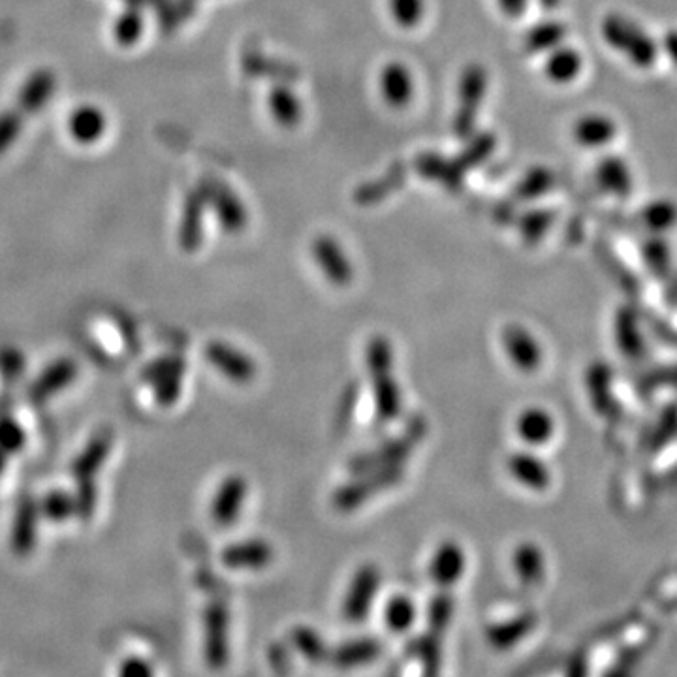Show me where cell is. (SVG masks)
Wrapping results in <instances>:
<instances>
[{"instance_id": "obj_15", "label": "cell", "mask_w": 677, "mask_h": 677, "mask_svg": "<svg viewBox=\"0 0 677 677\" xmlns=\"http://www.w3.org/2000/svg\"><path fill=\"white\" fill-rule=\"evenodd\" d=\"M38 520H40V503L32 495H25L19 499L10 531V546L12 552L25 557L34 552L38 540Z\"/></svg>"}, {"instance_id": "obj_20", "label": "cell", "mask_w": 677, "mask_h": 677, "mask_svg": "<svg viewBox=\"0 0 677 677\" xmlns=\"http://www.w3.org/2000/svg\"><path fill=\"white\" fill-rule=\"evenodd\" d=\"M467 567L465 550L456 540H444L429 561V578L439 587H452L461 580Z\"/></svg>"}, {"instance_id": "obj_9", "label": "cell", "mask_w": 677, "mask_h": 677, "mask_svg": "<svg viewBox=\"0 0 677 677\" xmlns=\"http://www.w3.org/2000/svg\"><path fill=\"white\" fill-rule=\"evenodd\" d=\"M205 360L213 365L222 377L230 382L247 386L258 375V365L251 356L243 350L224 343V341H211L204 350Z\"/></svg>"}, {"instance_id": "obj_19", "label": "cell", "mask_w": 677, "mask_h": 677, "mask_svg": "<svg viewBox=\"0 0 677 677\" xmlns=\"http://www.w3.org/2000/svg\"><path fill=\"white\" fill-rule=\"evenodd\" d=\"M542 70L550 83L565 87L580 79L585 70V59L580 49L561 44L546 53V61H544Z\"/></svg>"}, {"instance_id": "obj_36", "label": "cell", "mask_w": 677, "mask_h": 677, "mask_svg": "<svg viewBox=\"0 0 677 677\" xmlns=\"http://www.w3.org/2000/svg\"><path fill=\"white\" fill-rule=\"evenodd\" d=\"M187 362L181 356L168 354L157 358L155 362L147 363L142 369V380L145 384H157L160 380L172 377H185Z\"/></svg>"}, {"instance_id": "obj_34", "label": "cell", "mask_w": 677, "mask_h": 677, "mask_svg": "<svg viewBox=\"0 0 677 677\" xmlns=\"http://www.w3.org/2000/svg\"><path fill=\"white\" fill-rule=\"evenodd\" d=\"M143 34V16L140 6L126 8L121 16L117 17L113 25V38L119 46L132 48L136 42H140Z\"/></svg>"}, {"instance_id": "obj_23", "label": "cell", "mask_w": 677, "mask_h": 677, "mask_svg": "<svg viewBox=\"0 0 677 677\" xmlns=\"http://www.w3.org/2000/svg\"><path fill=\"white\" fill-rule=\"evenodd\" d=\"M638 221L651 236H666L677 228V200L670 196L649 200L640 207Z\"/></svg>"}, {"instance_id": "obj_10", "label": "cell", "mask_w": 677, "mask_h": 677, "mask_svg": "<svg viewBox=\"0 0 677 677\" xmlns=\"http://www.w3.org/2000/svg\"><path fill=\"white\" fill-rule=\"evenodd\" d=\"M503 350L521 373H536L544 363V348L531 331L521 324H508L501 335Z\"/></svg>"}, {"instance_id": "obj_50", "label": "cell", "mask_w": 677, "mask_h": 677, "mask_svg": "<svg viewBox=\"0 0 677 677\" xmlns=\"http://www.w3.org/2000/svg\"><path fill=\"white\" fill-rule=\"evenodd\" d=\"M119 674L125 677L153 676V666L138 657H130L121 664Z\"/></svg>"}, {"instance_id": "obj_4", "label": "cell", "mask_w": 677, "mask_h": 677, "mask_svg": "<svg viewBox=\"0 0 677 677\" xmlns=\"http://www.w3.org/2000/svg\"><path fill=\"white\" fill-rule=\"evenodd\" d=\"M354 476H356L354 480H350L333 493V506L339 512H354L380 493L399 486L405 478V469L401 465H395L388 469L367 471Z\"/></svg>"}, {"instance_id": "obj_6", "label": "cell", "mask_w": 677, "mask_h": 677, "mask_svg": "<svg viewBox=\"0 0 677 677\" xmlns=\"http://www.w3.org/2000/svg\"><path fill=\"white\" fill-rule=\"evenodd\" d=\"M204 659L211 670H222L230 661V612L217 600L205 608Z\"/></svg>"}, {"instance_id": "obj_1", "label": "cell", "mask_w": 677, "mask_h": 677, "mask_svg": "<svg viewBox=\"0 0 677 677\" xmlns=\"http://www.w3.org/2000/svg\"><path fill=\"white\" fill-rule=\"evenodd\" d=\"M602 44L638 72H651L661 63L659 38L625 12L612 10L600 19Z\"/></svg>"}, {"instance_id": "obj_33", "label": "cell", "mask_w": 677, "mask_h": 677, "mask_svg": "<svg viewBox=\"0 0 677 677\" xmlns=\"http://www.w3.org/2000/svg\"><path fill=\"white\" fill-rule=\"evenodd\" d=\"M416 617H418L416 606L409 597L395 595L386 602L384 623L395 634H403V632L412 629L414 623H416Z\"/></svg>"}, {"instance_id": "obj_18", "label": "cell", "mask_w": 677, "mask_h": 677, "mask_svg": "<svg viewBox=\"0 0 677 677\" xmlns=\"http://www.w3.org/2000/svg\"><path fill=\"white\" fill-rule=\"evenodd\" d=\"M516 433L525 446L540 448L555 439L557 420L552 412L544 407H529L518 414Z\"/></svg>"}, {"instance_id": "obj_7", "label": "cell", "mask_w": 677, "mask_h": 677, "mask_svg": "<svg viewBox=\"0 0 677 677\" xmlns=\"http://www.w3.org/2000/svg\"><path fill=\"white\" fill-rule=\"evenodd\" d=\"M382 583V574L377 565L365 563L358 568L350 580L341 612L348 623H362L371 612Z\"/></svg>"}, {"instance_id": "obj_24", "label": "cell", "mask_w": 677, "mask_h": 677, "mask_svg": "<svg viewBox=\"0 0 677 677\" xmlns=\"http://www.w3.org/2000/svg\"><path fill=\"white\" fill-rule=\"evenodd\" d=\"M538 617L535 612L527 610L514 615L512 619H506L503 623H495L486 632L489 644L495 649H510L520 644L523 638H527L535 630Z\"/></svg>"}, {"instance_id": "obj_45", "label": "cell", "mask_w": 677, "mask_h": 677, "mask_svg": "<svg viewBox=\"0 0 677 677\" xmlns=\"http://www.w3.org/2000/svg\"><path fill=\"white\" fill-rule=\"evenodd\" d=\"M390 8L401 27H414L424 17V0H390Z\"/></svg>"}, {"instance_id": "obj_12", "label": "cell", "mask_w": 677, "mask_h": 677, "mask_svg": "<svg viewBox=\"0 0 677 677\" xmlns=\"http://www.w3.org/2000/svg\"><path fill=\"white\" fill-rule=\"evenodd\" d=\"M249 497V482L243 474H228L215 491L211 503V520L228 527L241 516Z\"/></svg>"}, {"instance_id": "obj_32", "label": "cell", "mask_w": 677, "mask_h": 677, "mask_svg": "<svg viewBox=\"0 0 677 677\" xmlns=\"http://www.w3.org/2000/svg\"><path fill=\"white\" fill-rule=\"evenodd\" d=\"M567 27L561 21H542L525 36V48L531 53H548L565 44Z\"/></svg>"}, {"instance_id": "obj_25", "label": "cell", "mask_w": 677, "mask_h": 677, "mask_svg": "<svg viewBox=\"0 0 677 677\" xmlns=\"http://www.w3.org/2000/svg\"><path fill=\"white\" fill-rule=\"evenodd\" d=\"M382 653V644L377 638H356L331 647L328 664L337 668H358L375 661Z\"/></svg>"}, {"instance_id": "obj_28", "label": "cell", "mask_w": 677, "mask_h": 677, "mask_svg": "<svg viewBox=\"0 0 677 677\" xmlns=\"http://www.w3.org/2000/svg\"><path fill=\"white\" fill-rule=\"evenodd\" d=\"M512 567L523 585L536 587L546 578V555L535 542H523L514 550Z\"/></svg>"}, {"instance_id": "obj_41", "label": "cell", "mask_w": 677, "mask_h": 677, "mask_svg": "<svg viewBox=\"0 0 677 677\" xmlns=\"http://www.w3.org/2000/svg\"><path fill=\"white\" fill-rule=\"evenodd\" d=\"M553 174L546 168H535L521 179L518 196L521 200H535L552 189Z\"/></svg>"}, {"instance_id": "obj_39", "label": "cell", "mask_w": 677, "mask_h": 677, "mask_svg": "<svg viewBox=\"0 0 677 677\" xmlns=\"http://www.w3.org/2000/svg\"><path fill=\"white\" fill-rule=\"evenodd\" d=\"M414 655L424 664L426 674H437L441 670V636L427 630V634L414 640Z\"/></svg>"}, {"instance_id": "obj_27", "label": "cell", "mask_w": 677, "mask_h": 677, "mask_svg": "<svg viewBox=\"0 0 677 677\" xmlns=\"http://www.w3.org/2000/svg\"><path fill=\"white\" fill-rule=\"evenodd\" d=\"M204 194L190 192L183 207V219L179 226V245L183 251L194 252L202 245L204 237Z\"/></svg>"}, {"instance_id": "obj_49", "label": "cell", "mask_w": 677, "mask_h": 677, "mask_svg": "<svg viewBox=\"0 0 677 677\" xmlns=\"http://www.w3.org/2000/svg\"><path fill=\"white\" fill-rule=\"evenodd\" d=\"M662 59H666L677 70V27L666 29L659 38Z\"/></svg>"}, {"instance_id": "obj_11", "label": "cell", "mask_w": 677, "mask_h": 677, "mask_svg": "<svg viewBox=\"0 0 677 677\" xmlns=\"http://www.w3.org/2000/svg\"><path fill=\"white\" fill-rule=\"evenodd\" d=\"M488 87V76L484 68L480 66H469L459 83V110L456 115L457 136L465 138L473 132L474 119L478 104L484 100Z\"/></svg>"}, {"instance_id": "obj_44", "label": "cell", "mask_w": 677, "mask_h": 677, "mask_svg": "<svg viewBox=\"0 0 677 677\" xmlns=\"http://www.w3.org/2000/svg\"><path fill=\"white\" fill-rule=\"evenodd\" d=\"M25 356L21 350L17 348H4L0 350V378L4 382L14 384L19 378L23 377L25 373Z\"/></svg>"}, {"instance_id": "obj_21", "label": "cell", "mask_w": 677, "mask_h": 677, "mask_svg": "<svg viewBox=\"0 0 677 677\" xmlns=\"http://www.w3.org/2000/svg\"><path fill=\"white\" fill-rule=\"evenodd\" d=\"M78 373V363L70 360V358H63V360L51 363L48 369L42 371L40 377L32 382L29 399L34 403L48 401L53 395H57L59 392H63L64 388H68L76 380Z\"/></svg>"}, {"instance_id": "obj_53", "label": "cell", "mask_w": 677, "mask_h": 677, "mask_svg": "<svg viewBox=\"0 0 677 677\" xmlns=\"http://www.w3.org/2000/svg\"><path fill=\"white\" fill-rule=\"evenodd\" d=\"M542 2H544L546 8H555L559 4V0H542Z\"/></svg>"}, {"instance_id": "obj_51", "label": "cell", "mask_w": 677, "mask_h": 677, "mask_svg": "<svg viewBox=\"0 0 677 677\" xmlns=\"http://www.w3.org/2000/svg\"><path fill=\"white\" fill-rule=\"evenodd\" d=\"M499 6H501V10L506 14V17L518 19L525 14L529 0H499Z\"/></svg>"}, {"instance_id": "obj_22", "label": "cell", "mask_w": 677, "mask_h": 677, "mask_svg": "<svg viewBox=\"0 0 677 677\" xmlns=\"http://www.w3.org/2000/svg\"><path fill=\"white\" fill-rule=\"evenodd\" d=\"M55 87H57V78L48 68H40L32 72L19 91V98H17L19 110L29 115L44 110L51 96L55 95Z\"/></svg>"}, {"instance_id": "obj_14", "label": "cell", "mask_w": 677, "mask_h": 677, "mask_svg": "<svg viewBox=\"0 0 677 677\" xmlns=\"http://www.w3.org/2000/svg\"><path fill=\"white\" fill-rule=\"evenodd\" d=\"M313 258L324 277L335 286H347L354 279V268L341 245L330 236H318L313 241Z\"/></svg>"}, {"instance_id": "obj_17", "label": "cell", "mask_w": 677, "mask_h": 677, "mask_svg": "<svg viewBox=\"0 0 677 677\" xmlns=\"http://www.w3.org/2000/svg\"><path fill=\"white\" fill-rule=\"evenodd\" d=\"M275 559V548L264 538H249L230 544L221 553L224 567L232 570H262Z\"/></svg>"}, {"instance_id": "obj_52", "label": "cell", "mask_w": 677, "mask_h": 677, "mask_svg": "<svg viewBox=\"0 0 677 677\" xmlns=\"http://www.w3.org/2000/svg\"><path fill=\"white\" fill-rule=\"evenodd\" d=\"M6 463H8V454L0 450V476L6 471Z\"/></svg>"}, {"instance_id": "obj_8", "label": "cell", "mask_w": 677, "mask_h": 677, "mask_svg": "<svg viewBox=\"0 0 677 677\" xmlns=\"http://www.w3.org/2000/svg\"><path fill=\"white\" fill-rule=\"evenodd\" d=\"M619 123L606 111H585L574 119L570 134L572 140L587 151H608L619 138Z\"/></svg>"}, {"instance_id": "obj_16", "label": "cell", "mask_w": 677, "mask_h": 677, "mask_svg": "<svg viewBox=\"0 0 677 677\" xmlns=\"http://www.w3.org/2000/svg\"><path fill=\"white\" fill-rule=\"evenodd\" d=\"M506 471L520 486L531 491H546L552 486L550 465L531 450L510 454L506 459Z\"/></svg>"}, {"instance_id": "obj_35", "label": "cell", "mask_w": 677, "mask_h": 677, "mask_svg": "<svg viewBox=\"0 0 677 677\" xmlns=\"http://www.w3.org/2000/svg\"><path fill=\"white\" fill-rule=\"evenodd\" d=\"M454 610H456L454 597L450 593H446V591L437 593L431 599V602H429V606H427V630L442 636L446 632V629L450 627V623H452Z\"/></svg>"}, {"instance_id": "obj_47", "label": "cell", "mask_w": 677, "mask_h": 677, "mask_svg": "<svg viewBox=\"0 0 677 677\" xmlns=\"http://www.w3.org/2000/svg\"><path fill=\"white\" fill-rule=\"evenodd\" d=\"M155 388V401L162 407H172L174 403L179 401V397L183 394V377L166 378L160 380L157 384H153Z\"/></svg>"}, {"instance_id": "obj_42", "label": "cell", "mask_w": 677, "mask_h": 677, "mask_svg": "<svg viewBox=\"0 0 677 677\" xmlns=\"http://www.w3.org/2000/svg\"><path fill=\"white\" fill-rule=\"evenodd\" d=\"M553 213L550 211H533L525 215L520 222V232L525 243H536L540 237L546 236L552 228Z\"/></svg>"}, {"instance_id": "obj_29", "label": "cell", "mask_w": 677, "mask_h": 677, "mask_svg": "<svg viewBox=\"0 0 677 677\" xmlns=\"http://www.w3.org/2000/svg\"><path fill=\"white\" fill-rule=\"evenodd\" d=\"M106 126H108L106 115L96 106H81L70 115V121H68L70 136L74 138V142L81 143V145L98 142L104 136Z\"/></svg>"}, {"instance_id": "obj_2", "label": "cell", "mask_w": 677, "mask_h": 677, "mask_svg": "<svg viewBox=\"0 0 677 677\" xmlns=\"http://www.w3.org/2000/svg\"><path fill=\"white\" fill-rule=\"evenodd\" d=\"M365 363L371 380L375 412L382 424H390L401 416L403 399L395 380L394 347L384 335H375L365 348Z\"/></svg>"}, {"instance_id": "obj_3", "label": "cell", "mask_w": 677, "mask_h": 677, "mask_svg": "<svg viewBox=\"0 0 677 677\" xmlns=\"http://www.w3.org/2000/svg\"><path fill=\"white\" fill-rule=\"evenodd\" d=\"M427 420L424 416H414L407 427L395 435L394 439L382 442L377 448H371L348 461V471L352 474L388 469L401 465L414 452V448L426 439Z\"/></svg>"}, {"instance_id": "obj_43", "label": "cell", "mask_w": 677, "mask_h": 677, "mask_svg": "<svg viewBox=\"0 0 677 677\" xmlns=\"http://www.w3.org/2000/svg\"><path fill=\"white\" fill-rule=\"evenodd\" d=\"M74 501H76V516L79 520H93L96 506H98V486H96V482H78Z\"/></svg>"}, {"instance_id": "obj_31", "label": "cell", "mask_w": 677, "mask_h": 677, "mask_svg": "<svg viewBox=\"0 0 677 677\" xmlns=\"http://www.w3.org/2000/svg\"><path fill=\"white\" fill-rule=\"evenodd\" d=\"M290 638L303 659H307L311 664H328L331 646L326 644V640L320 636L318 630L300 625L292 629Z\"/></svg>"}, {"instance_id": "obj_26", "label": "cell", "mask_w": 677, "mask_h": 677, "mask_svg": "<svg viewBox=\"0 0 677 677\" xmlns=\"http://www.w3.org/2000/svg\"><path fill=\"white\" fill-rule=\"evenodd\" d=\"M204 196H209L211 204L215 205L217 217H219L222 228L226 232L234 234V232H239V230L245 228V222H247L245 209L230 190L224 189L222 185L215 183V181H211V183L205 185Z\"/></svg>"}, {"instance_id": "obj_38", "label": "cell", "mask_w": 677, "mask_h": 677, "mask_svg": "<svg viewBox=\"0 0 677 677\" xmlns=\"http://www.w3.org/2000/svg\"><path fill=\"white\" fill-rule=\"evenodd\" d=\"M269 108H271V113H273V117L277 119L279 125H298L301 115L300 104H298L296 96L292 95L288 89H275L269 95Z\"/></svg>"}, {"instance_id": "obj_48", "label": "cell", "mask_w": 677, "mask_h": 677, "mask_svg": "<svg viewBox=\"0 0 677 677\" xmlns=\"http://www.w3.org/2000/svg\"><path fill=\"white\" fill-rule=\"evenodd\" d=\"M493 147H495V138H491L489 134L482 136L480 140L473 142L471 151H467L463 157L459 158L457 166H459V168H467V162H480V160H486V158L491 155Z\"/></svg>"}, {"instance_id": "obj_46", "label": "cell", "mask_w": 677, "mask_h": 677, "mask_svg": "<svg viewBox=\"0 0 677 677\" xmlns=\"http://www.w3.org/2000/svg\"><path fill=\"white\" fill-rule=\"evenodd\" d=\"M21 130H23L21 113H17L16 110L0 113V155H4L16 143Z\"/></svg>"}, {"instance_id": "obj_37", "label": "cell", "mask_w": 677, "mask_h": 677, "mask_svg": "<svg viewBox=\"0 0 677 677\" xmlns=\"http://www.w3.org/2000/svg\"><path fill=\"white\" fill-rule=\"evenodd\" d=\"M40 514L46 516L49 521H57V523L70 520L72 516H76L74 495L68 493V491H63V489L49 491L40 503Z\"/></svg>"}, {"instance_id": "obj_5", "label": "cell", "mask_w": 677, "mask_h": 677, "mask_svg": "<svg viewBox=\"0 0 677 677\" xmlns=\"http://www.w3.org/2000/svg\"><path fill=\"white\" fill-rule=\"evenodd\" d=\"M593 185L604 198L627 202L636 190V177L629 160L604 151L593 168Z\"/></svg>"}, {"instance_id": "obj_40", "label": "cell", "mask_w": 677, "mask_h": 677, "mask_svg": "<svg viewBox=\"0 0 677 677\" xmlns=\"http://www.w3.org/2000/svg\"><path fill=\"white\" fill-rule=\"evenodd\" d=\"M27 444V433L23 426L10 418L8 414L0 416V450L10 454H17L23 450V446Z\"/></svg>"}, {"instance_id": "obj_13", "label": "cell", "mask_w": 677, "mask_h": 677, "mask_svg": "<svg viewBox=\"0 0 677 677\" xmlns=\"http://www.w3.org/2000/svg\"><path fill=\"white\" fill-rule=\"evenodd\" d=\"M113 444L115 433L111 427H102L96 431L72 463V476L76 482H96V476L110 457Z\"/></svg>"}, {"instance_id": "obj_30", "label": "cell", "mask_w": 677, "mask_h": 677, "mask_svg": "<svg viewBox=\"0 0 677 677\" xmlns=\"http://www.w3.org/2000/svg\"><path fill=\"white\" fill-rule=\"evenodd\" d=\"M382 96L394 108H405L414 95V83L410 72L403 64L392 63L384 66L380 76Z\"/></svg>"}]
</instances>
